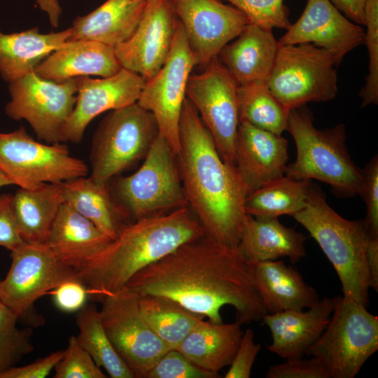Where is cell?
Instances as JSON below:
<instances>
[{
    "instance_id": "6da1fadb",
    "label": "cell",
    "mask_w": 378,
    "mask_h": 378,
    "mask_svg": "<svg viewBox=\"0 0 378 378\" xmlns=\"http://www.w3.org/2000/svg\"><path fill=\"white\" fill-rule=\"evenodd\" d=\"M125 287L139 297L170 298L216 323H223L220 309L225 305L234 308L241 324L261 321L267 313L256 287L253 263L237 247L205 235L144 268Z\"/></svg>"
},
{
    "instance_id": "7a4b0ae2",
    "label": "cell",
    "mask_w": 378,
    "mask_h": 378,
    "mask_svg": "<svg viewBox=\"0 0 378 378\" xmlns=\"http://www.w3.org/2000/svg\"><path fill=\"white\" fill-rule=\"evenodd\" d=\"M179 135L181 148L176 157L188 206L205 236L237 247L247 215V192L236 169L222 160L187 97L181 113Z\"/></svg>"
},
{
    "instance_id": "3957f363",
    "label": "cell",
    "mask_w": 378,
    "mask_h": 378,
    "mask_svg": "<svg viewBox=\"0 0 378 378\" xmlns=\"http://www.w3.org/2000/svg\"><path fill=\"white\" fill-rule=\"evenodd\" d=\"M205 235L189 206L128 223L79 270L89 298L100 301L127 284L137 272L181 244Z\"/></svg>"
},
{
    "instance_id": "277c9868",
    "label": "cell",
    "mask_w": 378,
    "mask_h": 378,
    "mask_svg": "<svg viewBox=\"0 0 378 378\" xmlns=\"http://www.w3.org/2000/svg\"><path fill=\"white\" fill-rule=\"evenodd\" d=\"M291 216L308 231L332 265L343 296L367 307L370 288L366 248L370 234L364 220H349L340 216L313 182L304 206Z\"/></svg>"
},
{
    "instance_id": "5b68a950",
    "label": "cell",
    "mask_w": 378,
    "mask_h": 378,
    "mask_svg": "<svg viewBox=\"0 0 378 378\" xmlns=\"http://www.w3.org/2000/svg\"><path fill=\"white\" fill-rule=\"evenodd\" d=\"M286 131L294 139L296 158L286 166L285 175L324 182L339 197L359 195L362 169L348 152L344 124L318 130L314 125L312 112L305 104L289 111Z\"/></svg>"
},
{
    "instance_id": "8992f818",
    "label": "cell",
    "mask_w": 378,
    "mask_h": 378,
    "mask_svg": "<svg viewBox=\"0 0 378 378\" xmlns=\"http://www.w3.org/2000/svg\"><path fill=\"white\" fill-rule=\"evenodd\" d=\"M378 349V317L354 300L335 297L330 320L306 351L318 358L330 378H354Z\"/></svg>"
},
{
    "instance_id": "52a82bcc",
    "label": "cell",
    "mask_w": 378,
    "mask_h": 378,
    "mask_svg": "<svg viewBox=\"0 0 378 378\" xmlns=\"http://www.w3.org/2000/svg\"><path fill=\"white\" fill-rule=\"evenodd\" d=\"M158 134L154 115L137 102L111 111L93 136L90 177L110 182L144 160Z\"/></svg>"
},
{
    "instance_id": "ba28073f",
    "label": "cell",
    "mask_w": 378,
    "mask_h": 378,
    "mask_svg": "<svg viewBox=\"0 0 378 378\" xmlns=\"http://www.w3.org/2000/svg\"><path fill=\"white\" fill-rule=\"evenodd\" d=\"M111 189L133 220L188 206L176 155L160 134L138 170L118 178Z\"/></svg>"
},
{
    "instance_id": "9c48e42d",
    "label": "cell",
    "mask_w": 378,
    "mask_h": 378,
    "mask_svg": "<svg viewBox=\"0 0 378 378\" xmlns=\"http://www.w3.org/2000/svg\"><path fill=\"white\" fill-rule=\"evenodd\" d=\"M337 65L333 53L312 43L279 46L266 84L289 112L307 102L334 99Z\"/></svg>"
},
{
    "instance_id": "30bf717a",
    "label": "cell",
    "mask_w": 378,
    "mask_h": 378,
    "mask_svg": "<svg viewBox=\"0 0 378 378\" xmlns=\"http://www.w3.org/2000/svg\"><path fill=\"white\" fill-rule=\"evenodd\" d=\"M0 170L20 188L34 189L44 183H62L86 176L83 160L71 155L60 142L36 141L22 127L0 132Z\"/></svg>"
},
{
    "instance_id": "8fae6325",
    "label": "cell",
    "mask_w": 378,
    "mask_h": 378,
    "mask_svg": "<svg viewBox=\"0 0 378 378\" xmlns=\"http://www.w3.org/2000/svg\"><path fill=\"white\" fill-rule=\"evenodd\" d=\"M139 295L123 287L104 295L99 310L103 327L113 348L134 377L146 378L169 349L143 316Z\"/></svg>"
},
{
    "instance_id": "7c38bea8",
    "label": "cell",
    "mask_w": 378,
    "mask_h": 378,
    "mask_svg": "<svg viewBox=\"0 0 378 378\" xmlns=\"http://www.w3.org/2000/svg\"><path fill=\"white\" fill-rule=\"evenodd\" d=\"M237 86L216 57L203 71L190 75L186 92L211 135L222 160L234 168L239 125Z\"/></svg>"
},
{
    "instance_id": "4fadbf2b",
    "label": "cell",
    "mask_w": 378,
    "mask_h": 378,
    "mask_svg": "<svg viewBox=\"0 0 378 378\" xmlns=\"http://www.w3.org/2000/svg\"><path fill=\"white\" fill-rule=\"evenodd\" d=\"M8 90L6 115L15 120H27L39 139L60 142L62 130L76 104L77 78L57 82L32 71L9 83Z\"/></svg>"
},
{
    "instance_id": "5bb4252c",
    "label": "cell",
    "mask_w": 378,
    "mask_h": 378,
    "mask_svg": "<svg viewBox=\"0 0 378 378\" xmlns=\"http://www.w3.org/2000/svg\"><path fill=\"white\" fill-rule=\"evenodd\" d=\"M196 60L179 21L169 55L162 68L145 81L137 104L154 115L159 134L176 156L180 152L179 122L186 87Z\"/></svg>"
},
{
    "instance_id": "9a60e30c",
    "label": "cell",
    "mask_w": 378,
    "mask_h": 378,
    "mask_svg": "<svg viewBox=\"0 0 378 378\" xmlns=\"http://www.w3.org/2000/svg\"><path fill=\"white\" fill-rule=\"evenodd\" d=\"M12 260L5 279L0 281V301L24 317L34 302L61 284L76 279L77 272L62 262L46 243L25 242L10 251Z\"/></svg>"
},
{
    "instance_id": "2e32d148",
    "label": "cell",
    "mask_w": 378,
    "mask_h": 378,
    "mask_svg": "<svg viewBox=\"0 0 378 378\" xmlns=\"http://www.w3.org/2000/svg\"><path fill=\"white\" fill-rule=\"evenodd\" d=\"M178 23L170 0H146L133 34L114 47L122 68L145 81L153 77L167 60Z\"/></svg>"
},
{
    "instance_id": "e0dca14e",
    "label": "cell",
    "mask_w": 378,
    "mask_h": 378,
    "mask_svg": "<svg viewBox=\"0 0 378 378\" xmlns=\"http://www.w3.org/2000/svg\"><path fill=\"white\" fill-rule=\"evenodd\" d=\"M197 65L205 66L249 23L246 15L220 0H170Z\"/></svg>"
},
{
    "instance_id": "ac0fdd59",
    "label": "cell",
    "mask_w": 378,
    "mask_h": 378,
    "mask_svg": "<svg viewBox=\"0 0 378 378\" xmlns=\"http://www.w3.org/2000/svg\"><path fill=\"white\" fill-rule=\"evenodd\" d=\"M76 78V104L62 130L60 142L78 144L89 123L97 115L136 103L145 83L141 76L124 68L107 78Z\"/></svg>"
},
{
    "instance_id": "d6986e66",
    "label": "cell",
    "mask_w": 378,
    "mask_h": 378,
    "mask_svg": "<svg viewBox=\"0 0 378 378\" xmlns=\"http://www.w3.org/2000/svg\"><path fill=\"white\" fill-rule=\"evenodd\" d=\"M286 30L278 41L279 46L312 43L333 53L338 65L365 41L362 27L348 19L329 0H307L300 17Z\"/></svg>"
},
{
    "instance_id": "ffe728a7",
    "label": "cell",
    "mask_w": 378,
    "mask_h": 378,
    "mask_svg": "<svg viewBox=\"0 0 378 378\" xmlns=\"http://www.w3.org/2000/svg\"><path fill=\"white\" fill-rule=\"evenodd\" d=\"M288 141L279 135L241 121L235 146V169L247 195L285 174Z\"/></svg>"
},
{
    "instance_id": "44dd1931",
    "label": "cell",
    "mask_w": 378,
    "mask_h": 378,
    "mask_svg": "<svg viewBox=\"0 0 378 378\" xmlns=\"http://www.w3.org/2000/svg\"><path fill=\"white\" fill-rule=\"evenodd\" d=\"M335 302V297H324L306 312L265 314L261 321L269 328L272 338L267 349L286 360L303 358L328 326Z\"/></svg>"
},
{
    "instance_id": "7402d4cb",
    "label": "cell",
    "mask_w": 378,
    "mask_h": 378,
    "mask_svg": "<svg viewBox=\"0 0 378 378\" xmlns=\"http://www.w3.org/2000/svg\"><path fill=\"white\" fill-rule=\"evenodd\" d=\"M279 47L272 30L248 23L217 57L238 85L266 83Z\"/></svg>"
},
{
    "instance_id": "603a6c76",
    "label": "cell",
    "mask_w": 378,
    "mask_h": 378,
    "mask_svg": "<svg viewBox=\"0 0 378 378\" xmlns=\"http://www.w3.org/2000/svg\"><path fill=\"white\" fill-rule=\"evenodd\" d=\"M121 69L114 47L80 40L67 41L45 58L34 71L45 79L61 82L80 76L107 78Z\"/></svg>"
},
{
    "instance_id": "cb8c5ba5",
    "label": "cell",
    "mask_w": 378,
    "mask_h": 378,
    "mask_svg": "<svg viewBox=\"0 0 378 378\" xmlns=\"http://www.w3.org/2000/svg\"><path fill=\"white\" fill-rule=\"evenodd\" d=\"M307 237L281 224L278 218L246 215L237 249L252 263L288 258L292 264L305 256Z\"/></svg>"
},
{
    "instance_id": "d4e9b609",
    "label": "cell",
    "mask_w": 378,
    "mask_h": 378,
    "mask_svg": "<svg viewBox=\"0 0 378 378\" xmlns=\"http://www.w3.org/2000/svg\"><path fill=\"white\" fill-rule=\"evenodd\" d=\"M111 241L90 220L63 203L46 244L62 262L77 272Z\"/></svg>"
},
{
    "instance_id": "484cf974",
    "label": "cell",
    "mask_w": 378,
    "mask_h": 378,
    "mask_svg": "<svg viewBox=\"0 0 378 378\" xmlns=\"http://www.w3.org/2000/svg\"><path fill=\"white\" fill-rule=\"evenodd\" d=\"M146 0H107L89 14L76 18L68 41H93L115 47L130 38Z\"/></svg>"
},
{
    "instance_id": "4316f807",
    "label": "cell",
    "mask_w": 378,
    "mask_h": 378,
    "mask_svg": "<svg viewBox=\"0 0 378 378\" xmlns=\"http://www.w3.org/2000/svg\"><path fill=\"white\" fill-rule=\"evenodd\" d=\"M254 277L260 297L267 311H302L318 300L316 290L309 286L300 272L283 260L253 263Z\"/></svg>"
},
{
    "instance_id": "83f0119b",
    "label": "cell",
    "mask_w": 378,
    "mask_h": 378,
    "mask_svg": "<svg viewBox=\"0 0 378 378\" xmlns=\"http://www.w3.org/2000/svg\"><path fill=\"white\" fill-rule=\"evenodd\" d=\"M64 203L90 220L111 240L130 218L117 202L109 183L86 176L62 183Z\"/></svg>"
},
{
    "instance_id": "f1b7e54d",
    "label": "cell",
    "mask_w": 378,
    "mask_h": 378,
    "mask_svg": "<svg viewBox=\"0 0 378 378\" xmlns=\"http://www.w3.org/2000/svg\"><path fill=\"white\" fill-rule=\"evenodd\" d=\"M71 36V27L41 34L37 27L5 34L0 30V76L10 83L34 71L50 53L62 48Z\"/></svg>"
},
{
    "instance_id": "f546056e",
    "label": "cell",
    "mask_w": 378,
    "mask_h": 378,
    "mask_svg": "<svg viewBox=\"0 0 378 378\" xmlns=\"http://www.w3.org/2000/svg\"><path fill=\"white\" fill-rule=\"evenodd\" d=\"M241 324L202 320L181 342L177 350L196 366L214 373L230 365L240 343Z\"/></svg>"
},
{
    "instance_id": "4dcf8cb0",
    "label": "cell",
    "mask_w": 378,
    "mask_h": 378,
    "mask_svg": "<svg viewBox=\"0 0 378 378\" xmlns=\"http://www.w3.org/2000/svg\"><path fill=\"white\" fill-rule=\"evenodd\" d=\"M13 209L23 240L46 243L64 200L62 183H44L34 189L20 188L13 195Z\"/></svg>"
},
{
    "instance_id": "1f68e13d",
    "label": "cell",
    "mask_w": 378,
    "mask_h": 378,
    "mask_svg": "<svg viewBox=\"0 0 378 378\" xmlns=\"http://www.w3.org/2000/svg\"><path fill=\"white\" fill-rule=\"evenodd\" d=\"M312 183L285 174L273 179L246 196V214L256 218L292 216L304 206Z\"/></svg>"
},
{
    "instance_id": "d6a6232c",
    "label": "cell",
    "mask_w": 378,
    "mask_h": 378,
    "mask_svg": "<svg viewBox=\"0 0 378 378\" xmlns=\"http://www.w3.org/2000/svg\"><path fill=\"white\" fill-rule=\"evenodd\" d=\"M139 306L149 326L169 349H176L204 318L176 301L161 295L141 296Z\"/></svg>"
},
{
    "instance_id": "836d02e7",
    "label": "cell",
    "mask_w": 378,
    "mask_h": 378,
    "mask_svg": "<svg viewBox=\"0 0 378 378\" xmlns=\"http://www.w3.org/2000/svg\"><path fill=\"white\" fill-rule=\"evenodd\" d=\"M77 340L94 363L111 378H134L113 348L103 327L99 310L94 303L85 305L76 315Z\"/></svg>"
},
{
    "instance_id": "e575fe53",
    "label": "cell",
    "mask_w": 378,
    "mask_h": 378,
    "mask_svg": "<svg viewBox=\"0 0 378 378\" xmlns=\"http://www.w3.org/2000/svg\"><path fill=\"white\" fill-rule=\"evenodd\" d=\"M239 122L281 135L286 130L288 113L265 82L237 86Z\"/></svg>"
},
{
    "instance_id": "d590c367",
    "label": "cell",
    "mask_w": 378,
    "mask_h": 378,
    "mask_svg": "<svg viewBox=\"0 0 378 378\" xmlns=\"http://www.w3.org/2000/svg\"><path fill=\"white\" fill-rule=\"evenodd\" d=\"M19 316L0 301V373L34 350L30 328H19Z\"/></svg>"
},
{
    "instance_id": "8d00e7d4",
    "label": "cell",
    "mask_w": 378,
    "mask_h": 378,
    "mask_svg": "<svg viewBox=\"0 0 378 378\" xmlns=\"http://www.w3.org/2000/svg\"><path fill=\"white\" fill-rule=\"evenodd\" d=\"M365 41L369 55L368 74L359 96L361 107L378 103V0H367L365 5Z\"/></svg>"
},
{
    "instance_id": "74e56055",
    "label": "cell",
    "mask_w": 378,
    "mask_h": 378,
    "mask_svg": "<svg viewBox=\"0 0 378 378\" xmlns=\"http://www.w3.org/2000/svg\"><path fill=\"white\" fill-rule=\"evenodd\" d=\"M242 12L250 24L272 30L287 29L291 24L284 0H225Z\"/></svg>"
},
{
    "instance_id": "f35d334b",
    "label": "cell",
    "mask_w": 378,
    "mask_h": 378,
    "mask_svg": "<svg viewBox=\"0 0 378 378\" xmlns=\"http://www.w3.org/2000/svg\"><path fill=\"white\" fill-rule=\"evenodd\" d=\"M55 378H105L106 375L76 336L69 339L67 348L55 368Z\"/></svg>"
},
{
    "instance_id": "ab89813d",
    "label": "cell",
    "mask_w": 378,
    "mask_h": 378,
    "mask_svg": "<svg viewBox=\"0 0 378 378\" xmlns=\"http://www.w3.org/2000/svg\"><path fill=\"white\" fill-rule=\"evenodd\" d=\"M218 373L203 370L177 349L168 350L153 366L146 378H216Z\"/></svg>"
},
{
    "instance_id": "60d3db41",
    "label": "cell",
    "mask_w": 378,
    "mask_h": 378,
    "mask_svg": "<svg viewBox=\"0 0 378 378\" xmlns=\"http://www.w3.org/2000/svg\"><path fill=\"white\" fill-rule=\"evenodd\" d=\"M363 181L359 192L367 208L364 219L370 237H378V156L374 155L362 169Z\"/></svg>"
},
{
    "instance_id": "b9f144b4",
    "label": "cell",
    "mask_w": 378,
    "mask_h": 378,
    "mask_svg": "<svg viewBox=\"0 0 378 378\" xmlns=\"http://www.w3.org/2000/svg\"><path fill=\"white\" fill-rule=\"evenodd\" d=\"M267 378H330L323 364L316 357L287 359L270 366Z\"/></svg>"
},
{
    "instance_id": "7bdbcfd3",
    "label": "cell",
    "mask_w": 378,
    "mask_h": 378,
    "mask_svg": "<svg viewBox=\"0 0 378 378\" xmlns=\"http://www.w3.org/2000/svg\"><path fill=\"white\" fill-rule=\"evenodd\" d=\"M261 349L254 341L253 330L248 328L243 332L236 354L225 373V378H248L253 363Z\"/></svg>"
},
{
    "instance_id": "ee69618b",
    "label": "cell",
    "mask_w": 378,
    "mask_h": 378,
    "mask_svg": "<svg viewBox=\"0 0 378 378\" xmlns=\"http://www.w3.org/2000/svg\"><path fill=\"white\" fill-rule=\"evenodd\" d=\"M13 195H0V246L12 251L23 245L13 209Z\"/></svg>"
},
{
    "instance_id": "f6af8a7d",
    "label": "cell",
    "mask_w": 378,
    "mask_h": 378,
    "mask_svg": "<svg viewBox=\"0 0 378 378\" xmlns=\"http://www.w3.org/2000/svg\"><path fill=\"white\" fill-rule=\"evenodd\" d=\"M51 293L56 307L69 313L79 311L89 298L86 286L78 278L64 281Z\"/></svg>"
},
{
    "instance_id": "bcb514c9",
    "label": "cell",
    "mask_w": 378,
    "mask_h": 378,
    "mask_svg": "<svg viewBox=\"0 0 378 378\" xmlns=\"http://www.w3.org/2000/svg\"><path fill=\"white\" fill-rule=\"evenodd\" d=\"M63 351H58L40 358L30 364L13 366L0 373V378H44L50 374L61 360Z\"/></svg>"
},
{
    "instance_id": "7dc6e473",
    "label": "cell",
    "mask_w": 378,
    "mask_h": 378,
    "mask_svg": "<svg viewBox=\"0 0 378 378\" xmlns=\"http://www.w3.org/2000/svg\"><path fill=\"white\" fill-rule=\"evenodd\" d=\"M352 22L365 25V5L367 0H329Z\"/></svg>"
},
{
    "instance_id": "c3c4849f",
    "label": "cell",
    "mask_w": 378,
    "mask_h": 378,
    "mask_svg": "<svg viewBox=\"0 0 378 378\" xmlns=\"http://www.w3.org/2000/svg\"><path fill=\"white\" fill-rule=\"evenodd\" d=\"M366 260L370 276V288L378 291V237H370Z\"/></svg>"
},
{
    "instance_id": "681fc988",
    "label": "cell",
    "mask_w": 378,
    "mask_h": 378,
    "mask_svg": "<svg viewBox=\"0 0 378 378\" xmlns=\"http://www.w3.org/2000/svg\"><path fill=\"white\" fill-rule=\"evenodd\" d=\"M36 2L48 15L51 26L57 28L62 15V8L58 0H36Z\"/></svg>"
},
{
    "instance_id": "f907efd6",
    "label": "cell",
    "mask_w": 378,
    "mask_h": 378,
    "mask_svg": "<svg viewBox=\"0 0 378 378\" xmlns=\"http://www.w3.org/2000/svg\"><path fill=\"white\" fill-rule=\"evenodd\" d=\"M9 185H12L11 181L1 170H0V188Z\"/></svg>"
}]
</instances>
